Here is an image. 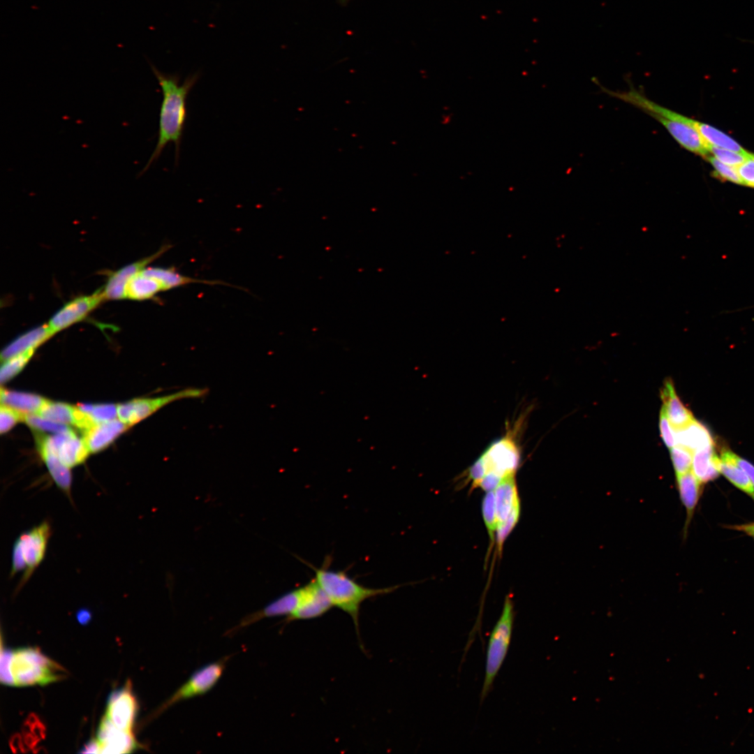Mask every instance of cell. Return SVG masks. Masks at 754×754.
Wrapping results in <instances>:
<instances>
[{
  "mask_svg": "<svg viewBox=\"0 0 754 754\" xmlns=\"http://www.w3.org/2000/svg\"><path fill=\"white\" fill-rule=\"evenodd\" d=\"M660 397L663 402L662 409L674 430L685 427L695 420L677 394L671 379L665 380Z\"/></svg>",
  "mask_w": 754,
  "mask_h": 754,
  "instance_id": "d6986e66",
  "label": "cell"
},
{
  "mask_svg": "<svg viewBox=\"0 0 754 754\" xmlns=\"http://www.w3.org/2000/svg\"><path fill=\"white\" fill-rule=\"evenodd\" d=\"M737 169L743 185L754 188V154H751Z\"/></svg>",
  "mask_w": 754,
  "mask_h": 754,
  "instance_id": "60d3db41",
  "label": "cell"
},
{
  "mask_svg": "<svg viewBox=\"0 0 754 754\" xmlns=\"http://www.w3.org/2000/svg\"><path fill=\"white\" fill-rule=\"evenodd\" d=\"M671 459L676 475H681L690 471L693 461V452L681 446L671 448Z\"/></svg>",
  "mask_w": 754,
  "mask_h": 754,
  "instance_id": "d590c367",
  "label": "cell"
},
{
  "mask_svg": "<svg viewBox=\"0 0 754 754\" xmlns=\"http://www.w3.org/2000/svg\"><path fill=\"white\" fill-rule=\"evenodd\" d=\"M339 1H340V2H341V3H347V2H348V1H350V0H339Z\"/></svg>",
  "mask_w": 754,
  "mask_h": 754,
  "instance_id": "c3c4849f",
  "label": "cell"
},
{
  "mask_svg": "<svg viewBox=\"0 0 754 754\" xmlns=\"http://www.w3.org/2000/svg\"><path fill=\"white\" fill-rule=\"evenodd\" d=\"M719 468L720 473L735 487L749 495H754V486L751 480L746 473L730 458L726 450L721 454Z\"/></svg>",
  "mask_w": 754,
  "mask_h": 754,
  "instance_id": "f546056e",
  "label": "cell"
},
{
  "mask_svg": "<svg viewBox=\"0 0 754 754\" xmlns=\"http://www.w3.org/2000/svg\"><path fill=\"white\" fill-rule=\"evenodd\" d=\"M24 421L30 427L36 430L50 431L55 434H69L74 432L66 424L42 417L37 414L25 415Z\"/></svg>",
  "mask_w": 754,
  "mask_h": 754,
  "instance_id": "d6a6232c",
  "label": "cell"
},
{
  "mask_svg": "<svg viewBox=\"0 0 754 754\" xmlns=\"http://www.w3.org/2000/svg\"><path fill=\"white\" fill-rule=\"evenodd\" d=\"M672 428L665 412L661 409L660 413V434L664 443L670 448L674 447L677 443L675 433Z\"/></svg>",
  "mask_w": 754,
  "mask_h": 754,
  "instance_id": "b9f144b4",
  "label": "cell"
},
{
  "mask_svg": "<svg viewBox=\"0 0 754 754\" xmlns=\"http://www.w3.org/2000/svg\"><path fill=\"white\" fill-rule=\"evenodd\" d=\"M709 151L713 156L720 162L736 168L740 165L751 154V153L744 154L727 149L711 145L709 146Z\"/></svg>",
  "mask_w": 754,
  "mask_h": 754,
  "instance_id": "74e56055",
  "label": "cell"
},
{
  "mask_svg": "<svg viewBox=\"0 0 754 754\" xmlns=\"http://www.w3.org/2000/svg\"><path fill=\"white\" fill-rule=\"evenodd\" d=\"M520 514V502L517 503L507 519L497 526L496 545L498 554H501L503 543L518 522Z\"/></svg>",
  "mask_w": 754,
  "mask_h": 754,
  "instance_id": "8d00e7d4",
  "label": "cell"
},
{
  "mask_svg": "<svg viewBox=\"0 0 754 754\" xmlns=\"http://www.w3.org/2000/svg\"><path fill=\"white\" fill-rule=\"evenodd\" d=\"M105 716L119 730L132 731L137 702L130 681L112 691L108 699Z\"/></svg>",
  "mask_w": 754,
  "mask_h": 754,
  "instance_id": "4fadbf2b",
  "label": "cell"
},
{
  "mask_svg": "<svg viewBox=\"0 0 754 754\" xmlns=\"http://www.w3.org/2000/svg\"><path fill=\"white\" fill-rule=\"evenodd\" d=\"M80 753H101V746L97 739H91L87 744H86L82 749L80 751Z\"/></svg>",
  "mask_w": 754,
  "mask_h": 754,
  "instance_id": "f6af8a7d",
  "label": "cell"
},
{
  "mask_svg": "<svg viewBox=\"0 0 754 754\" xmlns=\"http://www.w3.org/2000/svg\"><path fill=\"white\" fill-rule=\"evenodd\" d=\"M34 350L35 349H30L6 360L0 370L1 383L3 384L8 382L20 373L31 357Z\"/></svg>",
  "mask_w": 754,
  "mask_h": 754,
  "instance_id": "1f68e13d",
  "label": "cell"
},
{
  "mask_svg": "<svg viewBox=\"0 0 754 754\" xmlns=\"http://www.w3.org/2000/svg\"><path fill=\"white\" fill-rule=\"evenodd\" d=\"M38 452L56 485L71 500L72 475L70 468L63 464L53 452L43 449H38Z\"/></svg>",
  "mask_w": 754,
  "mask_h": 754,
  "instance_id": "83f0119b",
  "label": "cell"
},
{
  "mask_svg": "<svg viewBox=\"0 0 754 754\" xmlns=\"http://www.w3.org/2000/svg\"><path fill=\"white\" fill-rule=\"evenodd\" d=\"M105 300L103 290L92 294L75 297L66 302L47 323L53 334L84 319Z\"/></svg>",
  "mask_w": 754,
  "mask_h": 754,
  "instance_id": "30bf717a",
  "label": "cell"
},
{
  "mask_svg": "<svg viewBox=\"0 0 754 754\" xmlns=\"http://www.w3.org/2000/svg\"><path fill=\"white\" fill-rule=\"evenodd\" d=\"M719 463L714 445L708 446L693 453L692 471L702 483L707 482L718 476Z\"/></svg>",
  "mask_w": 754,
  "mask_h": 754,
  "instance_id": "d4e9b609",
  "label": "cell"
},
{
  "mask_svg": "<svg viewBox=\"0 0 754 754\" xmlns=\"http://www.w3.org/2000/svg\"><path fill=\"white\" fill-rule=\"evenodd\" d=\"M11 670L17 686L45 685L66 676L61 666L34 647L13 651Z\"/></svg>",
  "mask_w": 754,
  "mask_h": 754,
  "instance_id": "3957f363",
  "label": "cell"
},
{
  "mask_svg": "<svg viewBox=\"0 0 754 754\" xmlns=\"http://www.w3.org/2000/svg\"><path fill=\"white\" fill-rule=\"evenodd\" d=\"M653 118L659 121L686 149L706 158L711 154L709 146L699 133L692 126L681 121H672L666 118L653 115Z\"/></svg>",
  "mask_w": 754,
  "mask_h": 754,
  "instance_id": "2e32d148",
  "label": "cell"
},
{
  "mask_svg": "<svg viewBox=\"0 0 754 754\" xmlns=\"http://www.w3.org/2000/svg\"><path fill=\"white\" fill-rule=\"evenodd\" d=\"M482 516L491 542L494 541V533L497 528V519L495 508L494 491H487L482 503Z\"/></svg>",
  "mask_w": 754,
  "mask_h": 754,
  "instance_id": "836d02e7",
  "label": "cell"
},
{
  "mask_svg": "<svg viewBox=\"0 0 754 754\" xmlns=\"http://www.w3.org/2000/svg\"><path fill=\"white\" fill-rule=\"evenodd\" d=\"M515 612L511 598L507 596L504 600L502 613L489 636L485 665V675L481 700H483L491 689L509 649L513 625Z\"/></svg>",
  "mask_w": 754,
  "mask_h": 754,
  "instance_id": "277c9868",
  "label": "cell"
},
{
  "mask_svg": "<svg viewBox=\"0 0 754 754\" xmlns=\"http://www.w3.org/2000/svg\"><path fill=\"white\" fill-rule=\"evenodd\" d=\"M730 458L748 475L754 486V466L734 452L726 450Z\"/></svg>",
  "mask_w": 754,
  "mask_h": 754,
  "instance_id": "7bdbcfd3",
  "label": "cell"
},
{
  "mask_svg": "<svg viewBox=\"0 0 754 754\" xmlns=\"http://www.w3.org/2000/svg\"><path fill=\"white\" fill-rule=\"evenodd\" d=\"M77 408L89 417L94 424L114 420L117 416V406L111 404L77 405Z\"/></svg>",
  "mask_w": 754,
  "mask_h": 754,
  "instance_id": "4dcf8cb0",
  "label": "cell"
},
{
  "mask_svg": "<svg viewBox=\"0 0 754 754\" xmlns=\"http://www.w3.org/2000/svg\"><path fill=\"white\" fill-rule=\"evenodd\" d=\"M524 420L519 418L512 428L508 427L505 434L491 443L478 459L483 466L485 475L492 474L503 479L515 474L521 459L517 437Z\"/></svg>",
  "mask_w": 754,
  "mask_h": 754,
  "instance_id": "5b68a950",
  "label": "cell"
},
{
  "mask_svg": "<svg viewBox=\"0 0 754 754\" xmlns=\"http://www.w3.org/2000/svg\"><path fill=\"white\" fill-rule=\"evenodd\" d=\"M46 401L47 399L35 394L1 390V404L23 415L37 414Z\"/></svg>",
  "mask_w": 754,
  "mask_h": 754,
  "instance_id": "cb8c5ba5",
  "label": "cell"
},
{
  "mask_svg": "<svg viewBox=\"0 0 754 754\" xmlns=\"http://www.w3.org/2000/svg\"><path fill=\"white\" fill-rule=\"evenodd\" d=\"M227 660V658H223L207 664L195 671L188 680L161 704L154 715H159L179 702L207 693L221 678Z\"/></svg>",
  "mask_w": 754,
  "mask_h": 754,
  "instance_id": "ba28073f",
  "label": "cell"
},
{
  "mask_svg": "<svg viewBox=\"0 0 754 754\" xmlns=\"http://www.w3.org/2000/svg\"><path fill=\"white\" fill-rule=\"evenodd\" d=\"M677 443L693 453L700 449L714 445V440L708 429L694 420L683 428L676 430Z\"/></svg>",
  "mask_w": 754,
  "mask_h": 754,
  "instance_id": "7402d4cb",
  "label": "cell"
},
{
  "mask_svg": "<svg viewBox=\"0 0 754 754\" xmlns=\"http://www.w3.org/2000/svg\"><path fill=\"white\" fill-rule=\"evenodd\" d=\"M142 271L136 274L128 283L126 290V298L134 300H145L151 299L159 292L163 291L162 285L158 280L144 274Z\"/></svg>",
  "mask_w": 754,
  "mask_h": 754,
  "instance_id": "f1b7e54d",
  "label": "cell"
},
{
  "mask_svg": "<svg viewBox=\"0 0 754 754\" xmlns=\"http://www.w3.org/2000/svg\"><path fill=\"white\" fill-rule=\"evenodd\" d=\"M705 159L708 161L713 167V173L715 177L721 180L732 182L735 184L743 185L741 179L736 167L730 166L720 162L711 154L709 155Z\"/></svg>",
  "mask_w": 754,
  "mask_h": 754,
  "instance_id": "e575fe53",
  "label": "cell"
},
{
  "mask_svg": "<svg viewBox=\"0 0 754 754\" xmlns=\"http://www.w3.org/2000/svg\"><path fill=\"white\" fill-rule=\"evenodd\" d=\"M129 427L120 420L97 423L84 431L83 439L90 452H98L112 443Z\"/></svg>",
  "mask_w": 754,
  "mask_h": 754,
  "instance_id": "ac0fdd59",
  "label": "cell"
},
{
  "mask_svg": "<svg viewBox=\"0 0 754 754\" xmlns=\"http://www.w3.org/2000/svg\"><path fill=\"white\" fill-rule=\"evenodd\" d=\"M76 617L80 623L86 625L89 622L91 614L89 609H81L77 611Z\"/></svg>",
  "mask_w": 754,
  "mask_h": 754,
  "instance_id": "bcb514c9",
  "label": "cell"
},
{
  "mask_svg": "<svg viewBox=\"0 0 754 754\" xmlns=\"http://www.w3.org/2000/svg\"><path fill=\"white\" fill-rule=\"evenodd\" d=\"M9 745L13 753H25L22 735L19 733L11 736Z\"/></svg>",
  "mask_w": 754,
  "mask_h": 754,
  "instance_id": "ee69618b",
  "label": "cell"
},
{
  "mask_svg": "<svg viewBox=\"0 0 754 754\" xmlns=\"http://www.w3.org/2000/svg\"><path fill=\"white\" fill-rule=\"evenodd\" d=\"M515 475L505 477L494 489L497 526L507 519L515 505L520 502Z\"/></svg>",
  "mask_w": 754,
  "mask_h": 754,
  "instance_id": "44dd1931",
  "label": "cell"
},
{
  "mask_svg": "<svg viewBox=\"0 0 754 754\" xmlns=\"http://www.w3.org/2000/svg\"><path fill=\"white\" fill-rule=\"evenodd\" d=\"M333 606L330 599L315 577L301 586V597L296 609L286 621L309 620L320 617Z\"/></svg>",
  "mask_w": 754,
  "mask_h": 754,
  "instance_id": "7c38bea8",
  "label": "cell"
},
{
  "mask_svg": "<svg viewBox=\"0 0 754 754\" xmlns=\"http://www.w3.org/2000/svg\"><path fill=\"white\" fill-rule=\"evenodd\" d=\"M702 482L692 471L677 475V485L681 501L686 510V530L693 517L701 492Z\"/></svg>",
  "mask_w": 754,
  "mask_h": 754,
  "instance_id": "603a6c76",
  "label": "cell"
},
{
  "mask_svg": "<svg viewBox=\"0 0 754 754\" xmlns=\"http://www.w3.org/2000/svg\"><path fill=\"white\" fill-rule=\"evenodd\" d=\"M327 560L320 568L310 566L315 572V579L330 599L333 606L338 607L352 619L359 633V616L361 605L366 600L383 596L395 591L399 586L385 588L366 587L350 577L345 570H334L328 568Z\"/></svg>",
  "mask_w": 754,
  "mask_h": 754,
  "instance_id": "7a4b0ae2",
  "label": "cell"
},
{
  "mask_svg": "<svg viewBox=\"0 0 754 754\" xmlns=\"http://www.w3.org/2000/svg\"><path fill=\"white\" fill-rule=\"evenodd\" d=\"M753 498H754V495H753Z\"/></svg>",
  "mask_w": 754,
  "mask_h": 754,
  "instance_id": "681fc988",
  "label": "cell"
},
{
  "mask_svg": "<svg viewBox=\"0 0 754 754\" xmlns=\"http://www.w3.org/2000/svg\"><path fill=\"white\" fill-rule=\"evenodd\" d=\"M36 436L38 449L53 452L70 468L83 463L90 452L84 439L78 438L74 432Z\"/></svg>",
  "mask_w": 754,
  "mask_h": 754,
  "instance_id": "9c48e42d",
  "label": "cell"
},
{
  "mask_svg": "<svg viewBox=\"0 0 754 754\" xmlns=\"http://www.w3.org/2000/svg\"><path fill=\"white\" fill-rule=\"evenodd\" d=\"M142 272L158 280L162 285L163 291L195 283H202L210 285L225 284V283L222 281H207L191 278L179 274L176 271L175 267L163 268L147 267L142 269Z\"/></svg>",
  "mask_w": 754,
  "mask_h": 754,
  "instance_id": "484cf974",
  "label": "cell"
},
{
  "mask_svg": "<svg viewBox=\"0 0 754 754\" xmlns=\"http://www.w3.org/2000/svg\"><path fill=\"white\" fill-rule=\"evenodd\" d=\"M50 535L51 526L47 521H43L16 539L12 554L21 559L26 567L20 586L29 580L43 560Z\"/></svg>",
  "mask_w": 754,
  "mask_h": 754,
  "instance_id": "52a82bcc",
  "label": "cell"
},
{
  "mask_svg": "<svg viewBox=\"0 0 754 754\" xmlns=\"http://www.w3.org/2000/svg\"><path fill=\"white\" fill-rule=\"evenodd\" d=\"M732 528L743 531L749 536L754 538V522L746 524H741L737 526L736 525L733 526Z\"/></svg>",
  "mask_w": 754,
  "mask_h": 754,
  "instance_id": "7dc6e473",
  "label": "cell"
},
{
  "mask_svg": "<svg viewBox=\"0 0 754 754\" xmlns=\"http://www.w3.org/2000/svg\"><path fill=\"white\" fill-rule=\"evenodd\" d=\"M300 597L301 586L282 594L262 609L244 616L237 626L228 631L227 634H234L240 629L265 618L281 616L288 617L296 609Z\"/></svg>",
  "mask_w": 754,
  "mask_h": 754,
  "instance_id": "5bb4252c",
  "label": "cell"
},
{
  "mask_svg": "<svg viewBox=\"0 0 754 754\" xmlns=\"http://www.w3.org/2000/svg\"><path fill=\"white\" fill-rule=\"evenodd\" d=\"M151 68L161 87L163 99L159 113L158 141L140 175L144 174L158 160L170 142L175 145V163H178L186 119V98L199 78V74L194 73L188 75L184 82L180 84V78L177 75L164 73L152 64Z\"/></svg>",
  "mask_w": 754,
  "mask_h": 754,
  "instance_id": "6da1fadb",
  "label": "cell"
},
{
  "mask_svg": "<svg viewBox=\"0 0 754 754\" xmlns=\"http://www.w3.org/2000/svg\"><path fill=\"white\" fill-rule=\"evenodd\" d=\"M37 415L42 417L61 423L73 425L83 431L95 424L88 415L78 408L63 402L47 401Z\"/></svg>",
  "mask_w": 754,
  "mask_h": 754,
  "instance_id": "e0dca14e",
  "label": "cell"
},
{
  "mask_svg": "<svg viewBox=\"0 0 754 754\" xmlns=\"http://www.w3.org/2000/svg\"><path fill=\"white\" fill-rule=\"evenodd\" d=\"M13 656V651L10 649H3L1 645L0 658V681L1 683L7 686H15V680L12 674L11 664Z\"/></svg>",
  "mask_w": 754,
  "mask_h": 754,
  "instance_id": "f35d334b",
  "label": "cell"
},
{
  "mask_svg": "<svg viewBox=\"0 0 754 754\" xmlns=\"http://www.w3.org/2000/svg\"><path fill=\"white\" fill-rule=\"evenodd\" d=\"M171 245L162 246L156 253L138 261L130 263L112 272L102 288L105 300H121L126 298L127 286L130 281L151 262L161 256L171 248Z\"/></svg>",
  "mask_w": 754,
  "mask_h": 754,
  "instance_id": "8fae6325",
  "label": "cell"
},
{
  "mask_svg": "<svg viewBox=\"0 0 754 754\" xmlns=\"http://www.w3.org/2000/svg\"><path fill=\"white\" fill-rule=\"evenodd\" d=\"M207 392L206 388L188 387L164 396L134 399L117 406V417L121 422L131 426L172 402L201 398Z\"/></svg>",
  "mask_w": 754,
  "mask_h": 754,
  "instance_id": "8992f818",
  "label": "cell"
},
{
  "mask_svg": "<svg viewBox=\"0 0 754 754\" xmlns=\"http://www.w3.org/2000/svg\"><path fill=\"white\" fill-rule=\"evenodd\" d=\"M690 121L689 125L699 133L708 145L727 149L744 154H749L732 138L718 128L692 118Z\"/></svg>",
  "mask_w": 754,
  "mask_h": 754,
  "instance_id": "4316f807",
  "label": "cell"
},
{
  "mask_svg": "<svg viewBox=\"0 0 754 754\" xmlns=\"http://www.w3.org/2000/svg\"><path fill=\"white\" fill-rule=\"evenodd\" d=\"M96 739L101 753H128L139 748L132 731L118 729L105 715L101 720Z\"/></svg>",
  "mask_w": 754,
  "mask_h": 754,
  "instance_id": "9a60e30c",
  "label": "cell"
},
{
  "mask_svg": "<svg viewBox=\"0 0 754 754\" xmlns=\"http://www.w3.org/2000/svg\"><path fill=\"white\" fill-rule=\"evenodd\" d=\"M53 334L47 324L31 329L17 337L3 348L1 353V360L6 361L30 349H36Z\"/></svg>",
  "mask_w": 754,
  "mask_h": 754,
  "instance_id": "ffe728a7",
  "label": "cell"
},
{
  "mask_svg": "<svg viewBox=\"0 0 754 754\" xmlns=\"http://www.w3.org/2000/svg\"><path fill=\"white\" fill-rule=\"evenodd\" d=\"M25 415L12 409L6 406L1 404L0 408V431L4 434L8 431L17 422L23 420Z\"/></svg>",
  "mask_w": 754,
  "mask_h": 754,
  "instance_id": "ab89813d",
  "label": "cell"
}]
</instances>
